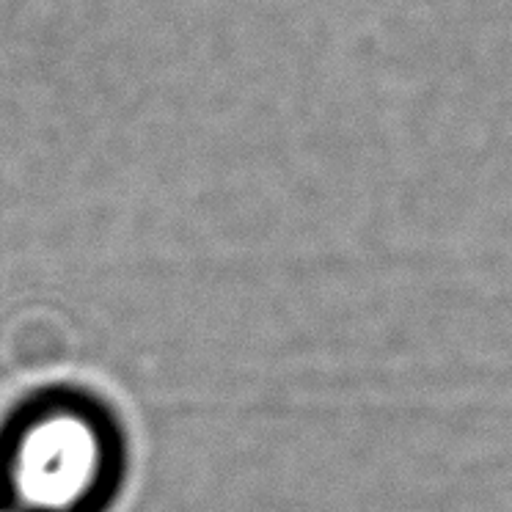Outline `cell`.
Returning a JSON list of instances; mask_svg holds the SVG:
<instances>
[{
  "label": "cell",
  "mask_w": 512,
  "mask_h": 512,
  "mask_svg": "<svg viewBox=\"0 0 512 512\" xmlns=\"http://www.w3.org/2000/svg\"><path fill=\"white\" fill-rule=\"evenodd\" d=\"M111 471V438L97 413L50 405L31 413L6 457L14 510L83 512L100 499Z\"/></svg>",
  "instance_id": "6da1fadb"
},
{
  "label": "cell",
  "mask_w": 512,
  "mask_h": 512,
  "mask_svg": "<svg viewBox=\"0 0 512 512\" xmlns=\"http://www.w3.org/2000/svg\"><path fill=\"white\" fill-rule=\"evenodd\" d=\"M0 512H20V510H14L12 504H0Z\"/></svg>",
  "instance_id": "7a4b0ae2"
}]
</instances>
